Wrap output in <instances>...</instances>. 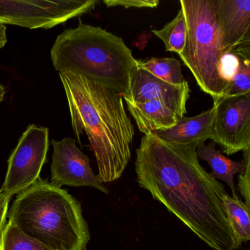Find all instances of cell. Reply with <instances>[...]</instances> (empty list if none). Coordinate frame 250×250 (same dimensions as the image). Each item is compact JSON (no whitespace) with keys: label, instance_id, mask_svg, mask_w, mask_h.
<instances>
[{"label":"cell","instance_id":"cell-3","mask_svg":"<svg viewBox=\"0 0 250 250\" xmlns=\"http://www.w3.org/2000/svg\"><path fill=\"white\" fill-rule=\"evenodd\" d=\"M50 53L59 73L79 74L129 99L137 61L121 37L80 20L57 37Z\"/></svg>","mask_w":250,"mask_h":250},{"label":"cell","instance_id":"cell-4","mask_svg":"<svg viewBox=\"0 0 250 250\" xmlns=\"http://www.w3.org/2000/svg\"><path fill=\"white\" fill-rule=\"evenodd\" d=\"M8 219L52 250H86L90 241L80 202L66 190L41 178L17 194Z\"/></svg>","mask_w":250,"mask_h":250},{"label":"cell","instance_id":"cell-17","mask_svg":"<svg viewBox=\"0 0 250 250\" xmlns=\"http://www.w3.org/2000/svg\"><path fill=\"white\" fill-rule=\"evenodd\" d=\"M152 33L159 38L167 52L182 53L187 39V27L185 17L180 8L176 17L160 30H153Z\"/></svg>","mask_w":250,"mask_h":250},{"label":"cell","instance_id":"cell-19","mask_svg":"<svg viewBox=\"0 0 250 250\" xmlns=\"http://www.w3.org/2000/svg\"><path fill=\"white\" fill-rule=\"evenodd\" d=\"M0 250H52L7 222L0 235Z\"/></svg>","mask_w":250,"mask_h":250},{"label":"cell","instance_id":"cell-10","mask_svg":"<svg viewBox=\"0 0 250 250\" xmlns=\"http://www.w3.org/2000/svg\"><path fill=\"white\" fill-rule=\"evenodd\" d=\"M224 53L250 45V0H213Z\"/></svg>","mask_w":250,"mask_h":250},{"label":"cell","instance_id":"cell-8","mask_svg":"<svg viewBox=\"0 0 250 250\" xmlns=\"http://www.w3.org/2000/svg\"><path fill=\"white\" fill-rule=\"evenodd\" d=\"M213 106L212 141L228 156L250 149V93L224 96Z\"/></svg>","mask_w":250,"mask_h":250},{"label":"cell","instance_id":"cell-26","mask_svg":"<svg viewBox=\"0 0 250 250\" xmlns=\"http://www.w3.org/2000/svg\"></svg>","mask_w":250,"mask_h":250},{"label":"cell","instance_id":"cell-20","mask_svg":"<svg viewBox=\"0 0 250 250\" xmlns=\"http://www.w3.org/2000/svg\"><path fill=\"white\" fill-rule=\"evenodd\" d=\"M240 59L233 52L222 55L219 66V77L228 85L239 68ZM228 87V86H227Z\"/></svg>","mask_w":250,"mask_h":250},{"label":"cell","instance_id":"cell-5","mask_svg":"<svg viewBox=\"0 0 250 250\" xmlns=\"http://www.w3.org/2000/svg\"><path fill=\"white\" fill-rule=\"evenodd\" d=\"M187 23L185 46L179 57L202 91L213 104L224 96L226 83L219 77L224 55L216 24L213 0H180Z\"/></svg>","mask_w":250,"mask_h":250},{"label":"cell","instance_id":"cell-16","mask_svg":"<svg viewBox=\"0 0 250 250\" xmlns=\"http://www.w3.org/2000/svg\"><path fill=\"white\" fill-rule=\"evenodd\" d=\"M137 66L169 84L181 85L187 83L181 62L175 58H152L147 61H137Z\"/></svg>","mask_w":250,"mask_h":250},{"label":"cell","instance_id":"cell-22","mask_svg":"<svg viewBox=\"0 0 250 250\" xmlns=\"http://www.w3.org/2000/svg\"><path fill=\"white\" fill-rule=\"evenodd\" d=\"M103 2L108 8H156L159 5V0H104Z\"/></svg>","mask_w":250,"mask_h":250},{"label":"cell","instance_id":"cell-15","mask_svg":"<svg viewBox=\"0 0 250 250\" xmlns=\"http://www.w3.org/2000/svg\"><path fill=\"white\" fill-rule=\"evenodd\" d=\"M222 206L235 240V250L250 239V207L238 195L222 197Z\"/></svg>","mask_w":250,"mask_h":250},{"label":"cell","instance_id":"cell-7","mask_svg":"<svg viewBox=\"0 0 250 250\" xmlns=\"http://www.w3.org/2000/svg\"><path fill=\"white\" fill-rule=\"evenodd\" d=\"M49 146V128L36 124L29 125L8 159L0 190L12 197L33 185L40 178Z\"/></svg>","mask_w":250,"mask_h":250},{"label":"cell","instance_id":"cell-18","mask_svg":"<svg viewBox=\"0 0 250 250\" xmlns=\"http://www.w3.org/2000/svg\"><path fill=\"white\" fill-rule=\"evenodd\" d=\"M232 52L239 58V68L225 89L224 96L250 93V45L239 46Z\"/></svg>","mask_w":250,"mask_h":250},{"label":"cell","instance_id":"cell-21","mask_svg":"<svg viewBox=\"0 0 250 250\" xmlns=\"http://www.w3.org/2000/svg\"><path fill=\"white\" fill-rule=\"evenodd\" d=\"M244 160L245 167L244 170L238 177V191L245 200V204L250 208V149L244 151Z\"/></svg>","mask_w":250,"mask_h":250},{"label":"cell","instance_id":"cell-1","mask_svg":"<svg viewBox=\"0 0 250 250\" xmlns=\"http://www.w3.org/2000/svg\"><path fill=\"white\" fill-rule=\"evenodd\" d=\"M198 144L143 136L137 149V182L210 248L235 250L222 206L227 191L200 165Z\"/></svg>","mask_w":250,"mask_h":250},{"label":"cell","instance_id":"cell-25","mask_svg":"<svg viewBox=\"0 0 250 250\" xmlns=\"http://www.w3.org/2000/svg\"><path fill=\"white\" fill-rule=\"evenodd\" d=\"M5 93H6V90H5V87L2 84H0V103L3 100Z\"/></svg>","mask_w":250,"mask_h":250},{"label":"cell","instance_id":"cell-6","mask_svg":"<svg viewBox=\"0 0 250 250\" xmlns=\"http://www.w3.org/2000/svg\"><path fill=\"white\" fill-rule=\"evenodd\" d=\"M96 0H0V24L49 29L94 9Z\"/></svg>","mask_w":250,"mask_h":250},{"label":"cell","instance_id":"cell-14","mask_svg":"<svg viewBox=\"0 0 250 250\" xmlns=\"http://www.w3.org/2000/svg\"><path fill=\"white\" fill-rule=\"evenodd\" d=\"M197 156L198 159L206 161L211 168L209 172L215 180H222L230 188L232 197L237 195L235 191L234 176L235 174L241 173L245 167V162H235L224 156L222 150L216 148V143L211 141L209 144L199 143L197 147Z\"/></svg>","mask_w":250,"mask_h":250},{"label":"cell","instance_id":"cell-12","mask_svg":"<svg viewBox=\"0 0 250 250\" xmlns=\"http://www.w3.org/2000/svg\"><path fill=\"white\" fill-rule=\"evenodd\" d=\"M214 107L213 106L200 115L182 118L174 126L153 132L156 137L168 143H205L212 139Z\"/></svg>","mask_w":250,"mask_h":250},{"label":"cell","instance_id":"cell-9","mask_svg":"<svg viewBox=\"0 0 250 250\" xmlns=\"http://www.w3.org/2000/svg\"><path fill=\"white\" fill-rule=\"evenodd\" d=\"M51 143L54 148L51 164L52 184L61 188L64 185L92 187L109 194L107 188L92 170L89 158L77 147L75 140L65 137Z\"/></svg>","mask_w":250,"mask_h":250},{"label":"cell","instance_id":"cell-13","mask_svg":"<svg viewBox=\"0 0 250 250\" xmlns=\"http://www.w3.org/2000/svg\"><path fill=\"white\" fill-rule=\"evenodd\" d=\"M127 106L139 130L145 135L171 128L184 116L162 101H150L140 104H127Z\"/></svg>","mask_w":250,"mask_h":250},{"label":"cell","instance_id":"cell-11","mask_svg":"<svg viewBox=\"0 0 250 250\" xmlns=\"http://www.w3.org/2000/svg\"><path fill=\"white\" fill-rule=\"evenodd\" d=\"M189 93L187 82L181 85L169 84L137 66L131 76V95L125 102L140 104L150 101H162L184 115Z\"/></svg>","mask_w":250,"mask_h":250},{"label":"cell","instance_id":"cell-2","mask_svg":"<svg viewBox=\"0 0 250 250\" xmlns=\"http://www.w3.org/2000/svg\"><path fill=\"white\" fill-rule=\"evenodd\" d=\"M74 134L85 131L102 184L121 178L131 159L134 128L119 93L79 74L60 72Z\"/></svg>","mask_w":250,"mask_h":250},{"label":"cell","instance_id":"cell-24","mask_svg":"<svg viewBox=\"0 0 250 250\" xmlns=\"http://www.w3.org/2000/svg\"><path fill=\"white\" fill-rule=\"evenodd\" d=\"M8 42L6 26L0 24V49H2Z\"/></svg>","mask_w":250,"mask_h":250},{"label":"cell","instance_id":"cell-23","mask_svg":"<svg viewBox=\"0 0 250 250\" xmlns=\"http://www.w3.org/2000/svg\"><path fill=\"white\" fill-rule=\"evenodd\" d=\"M11 197L0 190V235L7 223L8 206Z\"/></svg>","mask_w":250,"mask_h":250}]
</instances>
